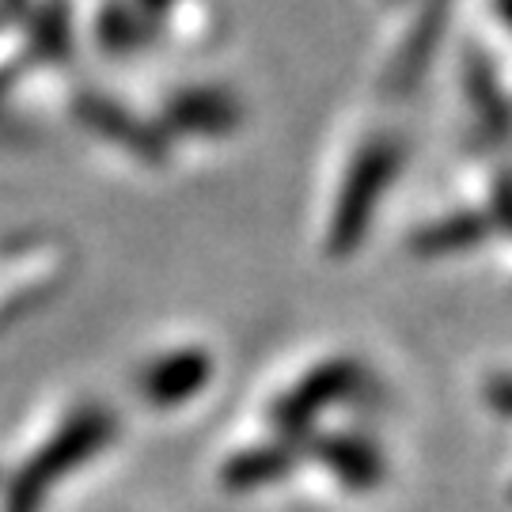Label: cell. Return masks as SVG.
<instances>
[{
	"instance_id": "cell-1",
	"label": "cell",
	"mask_w": 512,
	"mask_h": 512,
	"mask_svg": "<svg viewBox=\"0 0 512 512\" xmlns=\"http://www.w3.org/2000/svg\"><path fill=\"white\" fill-rule=\"evenodd\" d=\"M349 384H353V368L349 365H330L323 368V372H315V376H308L304 384L296 387L293 395L281 403V410H277V418H281V425H304V421H311V414L319 410L323 403H334V399H342L349 391Z\"/></svg>"
},
{
	"instance_id": "cell-3",
	"label": "cell",
	"mask_w": 512,
	"mask_h": 512,
	"mask_svg": "<svg viewBox=\"0 0 512 512\" xmlns=\"http://www.w3.org/2000/svg\"><path fill=\"white\" fill-rule=\"evenodd\" d=\"M330 459L338 467V475L346 478L349 486H376L380 482V456L365 448V444H349V440H338L330 444Z\"/></svg>"
},
{
	"instance_id": "cell-2",
	"label": "cell",
	"mask_w": 512,
	"mask_h": 512,
	"mask_svg": "<svg viewBox=\"0 0 512 512\" xmlns=\"http://www.w3.org/2000/svg\"><path fill=\"white\" fill-rule=\"evenodd\" d=\"M205 357L198 353H186V357H171L164 365L152 372V380L145 384V391L160 403H171V399H186L194 387H202L205 380Z\"/></svg>"
}]
</instances>
